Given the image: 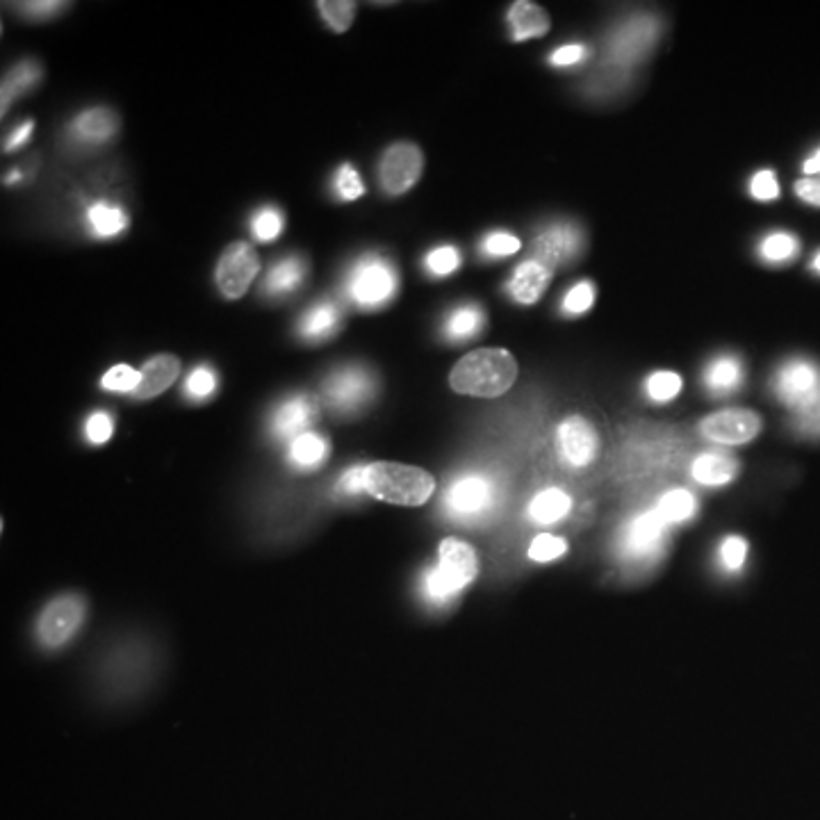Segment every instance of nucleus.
<instances>
[{"mask_svg": "<svg viewBox=\"0 0 820 820\" xmlns=\"http://www.w3.org/2000/svg\"><path fill=\"white\" fill-rule=\"evenodd\" d=\"M795 429H798L802 436L820 438V399L809 408L795 413Z\"/></svg>", "mask_w": 820, "mask_h": 820, "instance_id": "nucleus-43", "label": "nucleus"}, {"mask_svg": "<svg viewBox=\"0 0 820 820\" xmlns=\"http://www.w3.org/2000/svg\"><path fill=\"white\" fill-rule=\"evenodd\" d=\"M750 192L757 201H773L779 196V183L773 171H759L750 180Z\"/></svg>", "mask_w": 820, "mask_h": 820, "instance_id": "nucleus-41", "label": "nucleus"}, {"mask_svg": "<svg viewBox=\"0 0 820 820\" xmlns=\"http://www.w3.org/2000/svg\"><path fill=\"white\" fill-rule=\"evenodd\" d=\"M805 174H820V151H816V155H811L805 162Z\"/></svg>", "mask_w": 820, "mask_h": 820, "instance_id": "nucleus-50", "label": "nucleus"}, {"mask_svg": "<svg viewBox=\"0 0 820 820\" xmlns=\"http://www.w3.org/2000/svg\"><path fill=\"white\" fill-rule=\"evenodd\" d=\"M87 221L89 226H92L94 235L98 237H114L119 235L123 228H126L128 219L123 215V210L119 205H112V203H94L92 208L87 210Z\"/></svg>", "mask_w": 820, "mask_h": 820, "instance_id": "nucleus-26", "label": "nucleus"}, {"mask_svg": "<svg viewBox=\"0 0 820 820\" xmlns=\"http://www.w3.org/2000/svg\"><path fill=\"white\" fill-rule=\"evenodd\" d=\"M586 57V48L581 44H565L561 46L559 51H554L552 57H549V62L554 64V67H572V64H579L581 60Z\"/></svg>", "mask_w": 820, "mask_h": 820, "instance_id": "nucleus-45", "label": "nucleus"}, {"mask_svg": "<svg viewBox=\"0 0 820 820\" xmlns=\"http://www.w3.org/2000/svg\"><path fill=\"white\" fill-rule=\"evenodd\" d=\"M326 456V442L317 433H303L297 440H292L290 445V458L294 465L299 467H313L317 463H322Z\"/></svg>", "mask_w": 820, "mask_h": 820, "instance_id": "nucleus-28", "label": "nucleus"}, {"mask_svg": "<svg viewBox=\"0 0 820 820\" xmlns=\"http://www.w3.org/2000/svg\"><path fill=\"white\" fill-rule=\"evenodd\" d=\"M139 383H142V372H137L130 365H114L112 369H108V374L103 376L101 385L105 390L110 392H133L139 388Z\"/></svg>", "mask_w": 820, "mask_h": 820, "instance_id": "nucleus-34", "label": "nucleus"}, {"mask_svg": "<svg viewBox=\"0 0 820 820\" xmlns=\"http://www.w3.org/2000/svg\"><path fill=\"white\" fill-rule=\"evenodd\" d=\"M342 313L335 301H322L301 317L299 331L306 340H328L340 331Z\"/></svg>", "mask_w": 820, "mask_h": 820, "instance_id": "nucleus-19", "label": "nucleus"}, {"mask_svg": "<svg viewBox=\"0 0 820 820\" xmlns=\"http://www.w3.org/2000/svg\"><path fill=\"white\" fill-rule=\"evenodd\" d=\"M363 470H365V465L349 467V470L342 474V479H340V483H338L340 492H344V495H360V492H365V486H363Z\"/></svg>", "mask_w": 820, "mask_h": 820, "instance_id": "nucleus-46", "label": "nucleus"}, {"mask_svg": "<svg viewBox=\"0 0 820 820\" xmlns=\"http://www.w3.org/2000/svg\"><path fill=\"white\" fill-rule=\"evenodd\" d=\"M424 155L410 142L392 144L379 162L381 187L392 196L408 192L422 176Z\"/></svg>", "mask_w": 820, "mask_h": 820, "instance_id": "nucleus-8", "label": "nucleus"}, {"mask_svg": "<svg viewBox=\"0 0 820 820\" xmlns=\"http://www.w3.org/2000/svg\"><path fill=\"white\" fill-rule=\"evenodd\" d=\"M518 379V363L506 349H477L451 369L449 383L458 395L499 397Z\"/></svg>", "mask_w": 820, "mask_h": 820, "instance_id": "nucleus-1", "label": "nucleus"}, {"mask_svg": "<svg viewBox=\"0 0 820 820\" xmlns=\"http://www.w3.org/2000/svg\"><path fill=\"white\" fill-rule=\"evenodd\" d=\"M376 395V376L360 365L335 369L324 383V399L338 413H358Z\"/></svg>", "mask_w": 820, "mask_h": 820, "instance_id": "nucleus-5", "label": "nucleus"}, {"mask_svg": "<svg viewBox=\"0 0 820 820\" xmlns=\"http://www.w3.org/2000/svg\"><path fill=\"white\" fill-rule=\"evenodd\" d=\"M595 303V287L593 283L581 281L574 287H570V292L565 294L563 299V313L568 315H581L590 310V306Z\"/></svg>", "mask_w": 820, "mask_h": 820, "instance_id": "nucleus-37", "label": "nucleus"}, {"mask_svg": "<svg viewBox=\"0 0 820 820\" xmlns=\"http://www.w3.org/2000/svg\"><path fill=\"white\" fill-rule=\"evenodd\" d=\"M565 549H568V545H565L563 538H556V536H549V533H543V536L533 538V543L529 547V559L536 561V563H549V561H554V559H559V556H563Z\"/></svg>", "mask_w": 820, "mask_h": 820, "instance_id": "nucleus-36", "label": "nucleus"}, {"mask_svg": "<svg viewBox=\"0 0 820 820\" xmlns=\"http://www.w3.org/2000/svg\"><path fill=\"white\" fill-rule=\"evenodd\" d=\"M520 240L511 233H504V231H495L490 233L486 240H483V253L490 258H504V256H513V253L520 251Z\"/></svg>", "mask_w": 820, "mask_h": 820, "instance_id": "nucleus-38", "label": "nucleus"}, {"mask_svg": "<svg viewBox=\"0 0 820 820\" xmlns=\"http://www.w3.org/2000/svg\"><path fill=\"white\" fill-rule=\"evenodd\" d=\"M508 23H511L515 41L543 37L549 32V14L540 5L529 3V0H520V3L511 5Z\"/></svg>", "mask_w": 820, "mask_h": 820, "instance_id": "nucleus-18", "label": "nucleus"}, {"mask_svg": "<svg viewBox=\"0 0 820 820\" xmlns=\"http://www.w3.org/2000/svg\"><path fill=\"white\" fill-rule=\"evenodd\" d=\"M73 130H76V135L80 139H85V142H105V139H110L117 133L119 121L110 110L94 108L80 114L76 123H73Z\"/></svg>", "mask_w": 820, "mask_h": 820, "instance_id": "nucleus-24", "label": "nucleus"}, {"mask_svg": "<svg viewBox=\"0 0 820 820\" xmlns=\"http://www.w3.org/2000/svg\"><path fill=\"white\" fill-rule=\"evenodd\" d=\"M260 272V258L256 249L246 242H235L221 253L217 262L215 281L226 299H242L253 278Z\"/></svg>", "mask_w": 820, "mask_h": 820, "instance_id": "nucleus-7", "label": "nucleus"}, {"mask_svg": "<svg viewBox=\"0 0 820 820\" xmlns=\"http://www.w3.org/2000/svg\"><path fill=\"white\" fill-rule=\"evenodd\" d=\"M814 269H816V272L820 274V253H818V256H816V258H814Z\"/></svg>", "mask_w": 820, "mask_h": 820, "instance_id": "nucleus-51", "label": "nucleus"}, {"mask_svg": "<svg viewBox=\"0 0 820 820\" xmlns=\"http://www.w3.org/2000/svg\"><path fill=\"white\" fill-rule=\"evenodd\" d=\"M647 397L652 401H659V404H666V401L675 399L679 392H682V376L675 372H654L645 383Z\"/></svg>", "mask_w": 820, "mask_h": 820, "instance_id": "nucleus-32", "label": "nucleus"}, {"mask_svg": "<svg viewBox=\"0 0 820 820\" xmlns=\"http://www.w3.org/2000/svg\"><path fill=\"white\" fill-rule=\"evenodd\" d=\"M251 231L260 242H272L283 231V215L276 208H262L251 217Z\"/></svg>", "mask_w": 820, "mask_h": 820, "instance_id": "nucleus-33", "label": "nucleus"}, {"mask_svg": "<svg viewBox=\"0 0 820 820\" xmlns=\"http://www.w3.org/2000/svg\"><path fill=\"white\" fill-rule=\"evenodd\" d=\"M317 410L315 404L308 397H292L287 399L285 404L276 410L274 415V433L281 438H292L297 440L303 433H308L306 429L310 422L315 420Z\"/></svg>", "mask_w": 820, "mask_h": 820, "instance_id": "nucleus-16", "label": "nucleus"}, {"mask_svg": "<svg viewBox=\"0 0 820 820\" xmlns=\"http://www.w3.org/2000/svg\"><path fill=\"white\" fill-rule=\"evenodd\" d=\"M317 7L322 19L335 32H347L356 19V3L351 0H322Z\"/></svg>", "mask_w": 820, "mask_h": 820, "instance_id": "nucleus-31", "label": "nucleus"}, {"mask_svg": "<svg viewBox=\"0 0 820 820\" xmlns=\"http://www.w3.org/2000/svg\"><path fill=\"white\" fill-rule=\"evenodd\" d=\"M114 431V424H112V417L108 413H103V410H98L92 417L87 420L85 426V433L89 442H94V445H103V442H108L110 436Z\"/></svg>", "mask_w": 820, "mask_h": 820, "instance_id": "nucleus-42", "label": "nucleus"}, {"mask_svg": "<svg viewBox=\"0 0 820 820\" xmlns=\"http://www.w3.org/2000/svg\"><path fill=\"white\" fill-rule=\"evenodd\" d=\"M773 388L786 406L800 413L820 399V367L814 360L793 358L777 369Z\"/></svg>", "mask_w": 820, "mask_h": 820, "instance_id": "nucleus-6", "label": "nucleus"}, {"mask_svg": "<svg viewBox=\"0 0 820 820\" xmlns=\"http://www.w3.org/2000/svg\"><path fill=\"white\" fill-rule=\"evenodd\" d=\"M654 511L661 515L668 527L670 524L686 522L695 513V497L691 495V492L682 490V488L670 490L659 499V504H656Z\"/></svg>", "mask_w": 820, "mask_h": 820, "instance_id": "nucleus-27", "label": "nucleus"}, {"mask_svg": "<svg viewBox=\"0 0 820 820\" xmlns=\"http://www.w3.org/2000/svg\"><path fill=\"white\" fill-rule=\"evenodd\" d=\"M738 472L736 461L723 454H702L691 465V474L702 486H725Z\"/></svg>", "mask_w": 820, "mask_h": 820, "instance_id": "nucleus-21", "label": "nucleus"}, {"mask_svg": "<svg viewBox=\"0 0 820 820\" xmlns=\"http://www.w3.org/2000/svg\"><path fill=\"white\" fill-rule=\"evenodd\" d=\"M349 299L360 308H379L397 292V272L381 256L360 258L347 278Z\"/></svg>", "mask_w": 820, "mask_h": 820, "instance_id": "nucleus-4", "label": "nucleus"}, {"mask_svg": "<svg viewBox=\"0 0 820 820\" xmlns=\"http://www.w3.org/2000/svg\"><path fill=\"white\" fill-rule=\"evenodd\" d=\"M761 431V417L748 408L718 410L700 422V433L718 445H745L757 438Z\"/></svg>", "mask_w": 820, "mask_h": 820, "instance_id": "nucleus-9", "label": "nucleus"}, {"mask_svg": "<svg viewBox=\"0 0 820 820\" xmlns=\"http://www.w3.org/2000/svg\"><path fill=\"white\" fill-rule=\"evenodd\" d=\"M743 383V365L736 356H718L704 369V385L713 395H729Z\"/></svg>", "mask_w": 820, "mask_h": 820, "instance_id": "nucleus-20", "label": "nucleus"}, {"mask_svg": "<svg viewBox=\"0 0 820 820\" xmlns=\"http://www.w3.org/2000/svg\"><path fill=\"white\" fill-rule=\"evenodd\" d=\"M32 128H35V123H32V121L21 123V126L16 128L14 133L10 135V139H7V142H5V149H7V151H10V149H19L21 144H26L28 139H30Z\"/></svg>", "mask_w": 820, "mask_h": 820, "instance_id": "nucleus-48", "label": "nucleus"}, {"mask_svg": "<svg viewBox=\"0 0 820 820\" xmlns=\"http://www.w3.org/2000/svg\"><path fill=\"white\" fill-rule=\"evenodd\" d=\"M335 190H338L342 201H356L363 196L365 187L360 183L358 171L351 164H342L338 176H335Z\"/></svg>", "mask_w": 820, "mask_h": 820, "instance_id": "nucleus-39", "label": "nucleus"}, {"mask_svg": "<svg viewBox=\"0 0 820 820\" xmlns=\"http://www.w3.org/2000/svg\"><path fill=\"white\" fill-rule=\"evenodd\" d=\"M26 10V14L30 16H48V14H55L62 10V3H26V5H19Z\"/></svg>", "mask_w": 820, "mask_h": 820, "instance_id": "nucleus-49", "label": "nucleus"}, {"mask_svg": "<svg viewBox=\"0 0 820 820\" xmlns=\"http://www.w3.org/2000/svg\"><path fill=\"white\" fill-rule=\"evenodd\" d=\"M367 495L397 506H422L436 490V479L422 467L404 463H369L363 470Z\"/></svg>", "mask_w": 820, "mask_h": 820, "instance_id": "nucleus-2", "label": "nucleus"}, {"mask_svg": "<svg viewBox=\"0 0 820 820\" xmlns=\"http://www.w3.org/2000/svg\"><path fill=\"white\" fill-rule=\"evenodd\" d=\"M798 249H800V244H798V240H795V235L784 233V231L766 235L764 242H761V246H759L761 258L768 260V262L791 260V258L798 256Z\"/></svg>", "mask_w": 820, "mask_h": 820, "instance_id": "nucleus-30", "label": "nucleus"}, {"mask_svg": "<svg viewBox=\"0 0 820 820\" xmlns=\"http://www.w3.org/2000/svg\"><path fill=\"white\" fill-rule=\"evenodd\" d=\"M570 508H572V502L563 490L547 488L533 497V502L529 504V518L540 524H552L556 520L565 518V515L570 513Z\"/></svg>", "mask_w": 820, "mask_h": 820, "instance_id": "nucleus-25", "label": "nucleus"}, {"mask_svg": "<svg viewBox=\"0 0 820 820\" xmlns=\"http://www.w3.org/2000/svg\"><path fill=\"white\" fill-rule=\"evenodd\" d=\"M41 78V69L37 67L35 62H23L16 67L10 76L5 78V85H3V112L7 110V105H10L16 96L28 92V89L35 85V82Z\"/></svg>", "mask_w": 820, "mask_h": 820, "instance_id": "nucleus-29", "label": "nucleus"}, {"mask_svg": "<svg viewBox=\"0 0 820 820\" xmlns=\"http://www.w3.org/2000/svg\"><path fill=\"white\" fill-rule=\"evenodd\" d=\"M180 374V360L171 354H160L151 358L149 363L142 367V383L135 390L137 399H151L162 395L169 385H174L176 376Z\"/></svg>", "mask_w": 820, "mask_h": 820, "instance_id": "nucleus-17", "label": "nucleus"}, {"mask_svg": "<svg viewBox=\"0 0 820 820\" xmlns=\"http://www.w3.org/2000/svg\"><path fill=\"white\" fill-rule=\"evenodd\" d=\"M795 194H798L802 201H807L811 205H820V180L818 178L798 180V183H795Z\"/></svg>", "mask_w": 820, "mask_h": 820, "instance_id": "nucleus-47", "label": "nucleus"}, {"mask_svg": "<svg viewBox=\"0 0 820 820\" xmlns=\"http://www.w3.org/2000/svg\"><path fill=\"white\" fill-rule=\"evenodd\" d=\"M217 388V376L212 372L210 367H196L194 372L190 374V379H187V395L192 399H205L210 397L212 392Z\"/></svg>", "mask_w": 820, "mask_h": 820, "instance_id": "nucleus-40", "label": "nucleus"}, {"mask_svg": "<svg viewBox=\"0 0 820 820\" xmlns=\"http://www.w3.org/2000/svg\"><path fill=\"white\" fill-rule=\"evenodd\" d=\"M458 265H461V253L454 246H438L426 256V269L433 276H449L454 274Z\"/></svg>", "mask_w": 820, "mask_h": 820, "instance_id": "nucleus-35", "label": "nucleus"}, {"mask_svg": "<svg viewBox=\"0 0 820 820\" xmlns=\"http://www.w3.org/2000/svg\"><path fill=\"white\" fill-rule=\"evenodd\" d=\"M554 272L549 267H545L543 262L538 260H527L515 269V274L511 281H508V294H511L515 303H522V306H531V303L540 301L545 290L552 283Z\"/></svg>", "mask_w": 820, "mask_h": 820, "instance_id": "nucleus-15", "label": "nucleus"}, {"mask_svg": "<svg viewBox=\"0 0 820 820\" xmlns=\"http://www.w3.org/2000/svg\"><path fill=\"white\" fill-rule=\"evenodd\" d=\"M581 246H584V235H581L579 226L559 221V224L547 226L545 231L533 240V260L543 262L545 267L554 272L556 267L577 258Z\"/></svg>", "mask_w": 820, "mask_h": 820, "instance_id": "nucleus-11", "label": "nucleus"}, {"mask_svg": "<svg viewBox=\"0 0 820 820\" xmlns=\"http://www.w3.org/2000/svg\"><path fill=\"white\" fill-rule=\"evenodd\" d=\"M745 552H748V545H745L743 538L732 536L727 538L723 547H720V556H723V563L727 570H741V565L745 561Z\"/></svg>", "mask_w": 820, "mask_h": 820, "instance_id": "nucleus-44", "label": "nucleus"}, {"mask_svg": "<svg viewBox=\"0 0 820 820\" xmlns=\"http://www.w3.org/2000/svg\"><path fill=\"white\" fill-rule=\"evenodd\" d=\"M479 563L474 549L463 540L447 538L438 549V565L426 574V597L431 602L442 604L461 593L477 577Z\"/></svg>", "mask_w": 820, "mask_h": 820, "instance_id": "nucleus-3", "label": "nucleus"}, {"mask_svg": "<svg viewBox=\"0 0 820 820\" xmlns=\"http://www.w3.org/2000/svg\"><path fill=\"white\" fill-rule=\"evenodd\" d=\"M492 504V483L481 474H465L456 479L445 495V506L456 518L477 515Z\"/></svg>", "mask_w": 820, "mask_h": 820, "instance_id": "nucleus-14", "label": "nucleus"}, {"mask_svg": "<svg viewBox=\"0 0 820 820\" xmlns=\"http://www.w3.org/2000/svg\"><path fill=\"white\" fill-rule=\"evenodd\" d=\"M666 529L668 524L663 522V518L654 511V508L643 515H638L636 520H631L625 533V540H622V547H625L629 559L645 561L659 554L663 547V538H666Z\"/></svg>", "mask_w": 820, "mask_h": 820, "instance_id": "nucleus-13", "label": "nucleus"}, {"mask_svg": "<svg viewBox=\"0 0 820 820\" xmlns=\"http://www.w3.org/2000/svg\"><path fill=\"white\" fill-rule=\"evenodd\" d=\"M85 620V604L78 595H62L41 613L37 634L46 647H60L76 634Z\"/></svg>", "mask_w": 820, "mask_h": 820, "instance_id": "nucleus-10", "label": "nucleus"}, {"mask_svg": "<svg viewBox=\"0 0 820 820\" xmlns=\"http://www.w3.org/2000/svg\"><path fill=\"white\" fill-rule=\"evenodd\" d=\"M303 278H306V262L301 258H285L267 274L262 292H267L269 297H285L299 290Z\"/></svg>", "mask_w": 820, "mask_h": 820, "instance_id": "nucleus-22", "label": "nucleus"}, {"mask_svg": "<svg viewBox=\"0 0 820 820\" xmlns=\"http://www.w3.org/2000/svg\"><path fill=\"white\" fill-rule=\"evenodd\" d=\"M556 440L563 461L572 467H586L600 454V436L595 426L579 415L565 417L556 431Z\"/></svg>", "mask_w": 820, "mask_h": 820, "instance_id": "nucleus-12", "label": "nucleus"}, {"mask_svg": "<svg viewBox=\"0 0 820 820\" xmlns=\"http://www.w3.org/2000/svg\"><path fill=\"white\" fill-rule=\"evenodd\" d=\"M483 324H486V315H483L481 306H477V303H463V306H456L447 315L445 335L454 342L470 340L481 333Z\"/></svg>", "mask_w": 820, "mask_h": 820, "instance_id": "nucleus-23", "label": "nucleus"}]
</instances>
